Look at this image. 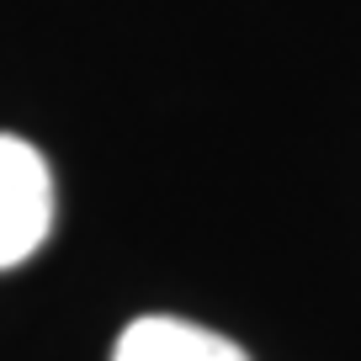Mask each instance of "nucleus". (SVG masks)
Listing matches in <instances>:
<instances>
[{"label": "nucleus", "mask_w": 361, "mask_h": 361, "mask_svg": "<svg viewBox=\"0 0 361 361\" xmlns=\"http://www.w3.org/2000/svg\"><path fill=\"white\" fill-rule=\"evenodd\" d=\"M54 228V176L27 138L0 133V271L32 260Z\"/></svg>", "instance_id": "f257e3e1"}, {"label": "nucleus", "mask_w": 361, "mask_h": 361, "mask_svg": "<svg viewBox=\"0 0 361 361\" xmlns=\"http://www.w3.org/2000/svg\"><path fill=\"white\" fill-rule=\"evenodd\" d=\"M112 361H250L228 335L170 314H144L117 335Z\"/></svg>", "instance_id": "f03ea898"}]
</instances>
